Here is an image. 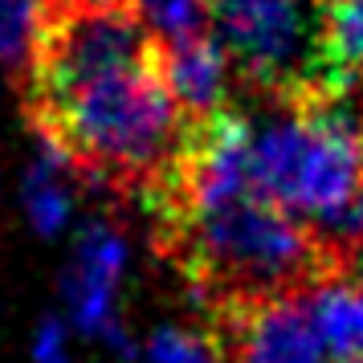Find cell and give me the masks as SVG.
Listing matches in <instances>:
<instances>
[{"label":"cell","instance_id":"cell-14","mask_svg":"<svg viewBox=\"0 0 363 363\" xmlns=\"http://www.w3.org/2000/svg\"><path fill=\"white\" fill-rule=\"evenodd\" d=\"M33 363H74L69 335L57 318H45L33 335Z\"/></svg>","mask_w":363,"mask_h":363},{"label":"cell","instance_id":"cell-4","mask_svg":"<svg viewBox=\"0 0 363 363\" xmlns=\"http://www.w3.org/2000/svg\"><path fill=\"white\" fill-rule=\"evenodd\" d=\"M208 33L220 41L233 78L274 106L343 94L323 57L318 0H208Z\"/></svg>","mask_w":363,"mask_h":363},{"label":"cell","instance_id":"cell-7","mask_svg":"<svg viewBox=\"0 0 363 363\" xmlns=\"http://www.w3.org/2000/svg\"><path fill=\"white\" fill-rule=\"evenodd\" d=\"M123 265H127V245L111 225H90L78 237L74 265L66 269V306L82 330H111Z\"/></svg>","mask_w":363,"mask_h":363},{"label":"cell","instance_id":"cell-9","mask_svg":"<svg viewBox=\"0 0 363 363\" xmlns=\"http://www.w3.org/2000/svg\"><path fill=\"white\" fill-rule=\"evenodd\" d=\"M318 25L330 78L363 102V0H318Z\"/></svg>","mask_w":363,"mask_h":363},{"label":"cell","instance_id":"cell-10","mask_svg":"<svg viewBox=\"0 0 363 363\" xmlns=\"http://www.w3.org/2000/svg\"><path fill=\"white\" fill-rule=\"evenodd\" d=\"M50 4L53 0H0V69H9L17 82H25L33 66Z\"/></svg>","mask_w":363,"mask_h":363},{"label":"cell","instance_id":"cell-12","mask_svg":"<svg viewBox=\"0 0 363 363\" xmlns=\"http://www.w3.org/2000/svg\"><path fill=\"white\" fill-rule=\"evenodd\" d=\"M135 13L164 45L208 33V0H135Z\"/></svg>","mask_w":363,"mask_h":363},{"label":"cell","instance_id":"cell-13","mask_svg":"<svg viewBox=\"0 0 363 363\" xmlns=\"http://www.w3.org/2000/svg\"><path fill=\"white\" fill-rule=\"evenodd\" d=\"M151 363H220L204 330H160L151 339Z\"/></svg>","mask_w":363,"mask_h":363},{"label":"cell","instance_id":"cell-5","mask_svg":"<svg viewBox=\"0 0 363 363\" xmlns=\"http://www.w3.org/2000/svg\"><path fill=\"white\" fill-rule=\"evenodd\" d=\"M204 335L220 363H323L306 298H269L204 311Z\"/></svg>","mask_w":363,"mask_h":363},{"label":"cell","instance_id":"cell-6","mask_svg":"<svg viewBox=\"0 0 363 363\" xmlns=\"http://www.w3.org/2000/svg\"><path fill=\"white\" fill-rule=\"evenodd\" d=\"M160 74H164L167 94L176 99V106L184 111L188 123H204V118L233 106L229 99L233 66L213 33L172 41V45L160 41Z\"/></svg>","mask_w":363,"mask_h":363},{"label":"cell","instance_id":"cell-11","mask_svg":"<svg viewBox=\"0 0 363 363\" xmlns=\"http://www.w3.org/2000/svg\"><path fill=\"white\" fill-rule=\"evenodd\" d=\"M62 172H69V167L45 155V164H37L25 180V213L37 233H57L69 220L74 200H69V188L62 184Z\"/></svg>","mask_w":363,"mask_h":363},{"label":"cell","instance_id":"cell-15","mask_svg":"<svg viewBox=\"0 0 363 363\" xmlns=\"http://www.w3.org/2000/svg\"><path fill=\"white\" fill-rule=\"evenodd\" d=\"M347 274H351V278H355V281L363 286V253L355 257V262H351V269H347Z\"/></svg>","mask_w":363,"mask_h":363},{"label":"cell","instance_id":"cell-8","mask_svg":"<svg viewBox=\"0 0 363 363\" xmlns=\"http://www.w3.org/2000/svg\"><path fill=\"white\" fill-rule=\"evenodd\" d=\"M314 335L335 363H363V286L351 274H335L306 294Z\"/></svg>","mask_w":363,"mask_h":363},{"label":"cell","instance_id":"cell-16","mask_svg":"<svg viewBox=\"0 0 363 363\" xmlns=\"http://www.w3.org/2000/svg\"><path fill=\"white\" fill-rule=\"evenodd\" d=\"M94 4H135V0H94Z\"/></svg>","mask_w":363,"mask_h":363},{"label":"cell","instance_id":"cell-3","mask_svg":"<svg viewBox=\"0 0 363 363\" xmlns=\"http://www.w3.org/2000/svg\"><path fill=\"white\" fill-rule=\"evenodd\" d=\"M249 131V167L262 196L306 225L347 274L363 253V123L355 99L274 106Z\"/></svg>","mask_w":363,"mask_h":363},{"label":"cell","instance_id":"cell-2","mask_svg":"<svg viewBox=\"0 0 363 363\" xmlns=\"http://www.w3.org/2000/svg\"><path fill=\"white\" fill-rule=\"evenodd\" d=\"M25 115L45 155L139 200L160 188L192 131L160 74V37L139 62L25 99Z\"/></svg>","mask_w":363,"mask_h":363},{"label":"cell","instance_id":"cell-1","mask_svg":"<svg viewBox=\"0 0 363 363\" xmlns=\"http://www.w3.org/2000/svg\"><path fill=\"white\" fill-rule=\"evenodd\" d=\"M249 135V118L233 106L192 123L180 160L143 200L155 216V241L200 311L306 298L343 274L306 225L262 196Z\"/></svg>","mask_w":363,"mask_h":363}]
</instances>
